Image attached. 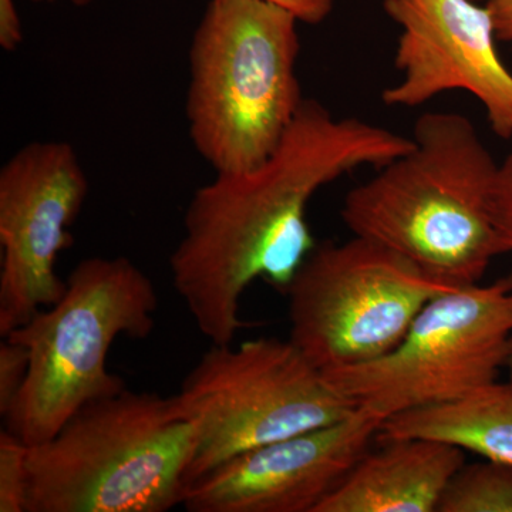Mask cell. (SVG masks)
Listing matches in <instances>:
<instances>
[{
	"label": "cell",
	"instance_id": "cell-1",
	"mask_svg": "<svg viewBox=\"0 0 512 512\" xmlns=\"http://www.w3.org/2000/svg\"><path fill=\"white\" fill-rule=\"evenodd\" d=\"M413 146L412 137L338 119L305 99L264 163L217 173L198 188L170 269L175 292L211 345H229L247 326L239 305L256 279L282 292L291 285L316 247L306 214L320 188L357 168L382 167Z\"/></svg>",
	"mask_w": 512,
	"mask_h": 512
},
{
	"label": "cell",
	"instance_id": "cell-2",
	"mask_svg": "<svg viewBox=\"0 0 512 512\" xmlns=\"http://www.w3.org/2000/svg\"><path fill=\"white\" fill-rule=\"evenodd\" d=\"M412 138V150L348 192L342 220L356 237L392 249L441 284H480L505 254L493 210L500 163L456 111L421 114Z\"/></svg>",
	"mask_w": 512,
	"mask_h": 512
},
{
	"label": "cell",
	"instance_id": "cell-3",
	"mask_svg": "<svg viewBox=\"0 0 512 512\" xmlns=\"http://www.w3.org/2000/svg\"><path fill=\"white\" fill-rule=\"evenodd\" d=\"M197 424L177 394L124 389L30 446L26 512H165L183 503Z\"/></svg>",
	"mask_w": 512,
	"mask_h": 512
},
{
	"label": "cell",
	"instance_id": "cell-4",
	"mask_svg": "<svg viewBox=\"0 0 512 512\" xmlns=\"http://www.w3.org/2000/svg\"><path fill=\"white\" fill-rule=\"evenodd\" d=\"M299 19L268 0H210L190 46L188 131L215 173L274 153L301 109Z\"/></svg>",
	"mask_w": 512,
	"mask_h": 512
},
{
	"label": "cell",
	"instance_id": "cell-5",
	"mask_svg": "<svg viewBox=\"0 0 512 512\" xmlns=\"http://www.w3.org/2000/svg\"><path fill=\"white\" fill-rule=\"evenodd\" d=\"M66 282L60 301L5 336L28 349L29 372L3 427L29 446L52 439L87 403L126 389L107 367L111 346L156 328V286L126 256L83 259Z\"/></svg>",
	"mask_w": 512,
	"mask_h": 512
},
{
	"label": "cell",
	"instance_id": "cell-6",
	"mask_svg": "<svg viewBox=\"0 0 512 512\" xmlns=\"http://www.w3.org/2000/svg\"><path fill=\"white\" fill-rule=\"evenodd\" d=\"M177 396L197 424L187 485L229 458L357 409L289 339L211 345Z\"/></svg>",
	"mask_w": 512,
	"mask_h": 512
},
{
	"label": "cell",
	"instance_id": "cell-7",
	"mask_svg": "<svg viewBox=\"0 0 512 512\" xmlns=\"http://www.w3.org/2000/svg\"><path fill=\"white\" fill-rule=\"evenodd\" d=\"M451 289L370 239L325 242L286 289L289 340L323 373L365 365L396 349L424 306Z\"/></svg>",
	"mask_w": 512,
	"mask_h": 512
},
{
	"label": "cell",
	"instance_id": "cell-8",
	"mask_svg": "<svg viewBox=\"0 0 512 512\" xmlns=\"http://www.w3.org/2000/svg\"><path fill=\"white\" fill-rule=\"evenodd\" d=\"M511 352L512 274L437 296L392 352L323 375L356 407L384 421L497 382Z\"/></svg>",
	"mask_w": 512,
	"mask_h": 512
},
{
	"label": "cell",
	"instance_id": "cell-9",
	"mask_svg": "<svg viewBox=\"0 0 512 512\" xmlns=\"http://www.w3.org/2000/svg\"><path fill=\"white\" fill-rule=\"evenodd\" d=\"M89 188L80 158L66 141H33L0 170L2 338L66 292L57 258L72 247L70 228Z\"/></svg>",
	"mask_w": 512,
	"mask_h": 512
},
{
	"label": "cell",
	"instance_id": "cell-10",
	"mask_svg": "<svg viewBox=\"0 0 512 512\" xmlns=\"http://www.w3.org/2000/svg\"><path fill=\"white\" fill-rule=\"evenodd\" d=\"M399 26L394 66L399 80L386 87L389 107L414 109L463 90L480 101L491 130L512 138V73L498 55L487 6L473 0H384Z\"/></svg>",
	"mask_w": 512,
	"mask_h": 512
},
{
	"label": "cell",
	"instance_id": "cell-11",
	"mask_svg": "<svg viewBox=\"0 0 512 512\" xmlns=\"http://www.w3.org/2000/svg\"><path fill=\"white\" fill-rule=\"evenodd\" d=\"M382 424L357 407L329 426L252 448L191 481L181 505L188 512H315Z\"/></svg>",
	"mask_w": 512,
	"mask_h": 512
},
{
	"label": "cell",
	"instance_id": "cell-12",
	"mask_svg": "<svg viewBox=\"0 0 512 512\" xmlns=\"http://www.w3.org/2000/svg\"><path fill=\"white\" fill-rule=\"evenodd\" d=\"M466 464L463 448L430 439L382 441L315 512H439L451 478Z\"/></svg>",
	"mask_w": 512,
	"mask_h": 512
},
{
	"label": "cell",
	"instance_id": "cell-13",
	"mask_svg": "<svg viewBox=\"0 0 512 512\" xmlns=\"http://www.w3.org/2000/svg\"><path fill=\"white\" fill-rule=\"evenodd\" d=\"M377 439H430L512 466V386L494 382L456 402L383 421Z\"/></svg>",
	"mask_w": 512,
	"mask_h": 512
},
{
	"label": "cell",
	"instance_id": "cell-14",
	"mask_svg": "<svg viewBox=\"0 0 512 512\" xmlns=\"http://www.w3.org/2000/svg\"><path fill=\"white\" fill-rule=\"evenodd\" d=\"M439 512H512V466L491 460L464 464L451 478Z\"/></svg>",
	"mask_w": 512,
	"mask_h": 512
},
{
	"label": "cell",
	"instance_id": "cell-15",
	"mask_svg": "<svg viewBox=\"0 0 512 512\" xmlns=\"http://www.w3.org/2000/svg\"><path fill=\"white\" fill-rule=\"evenodd\" d=\"M29 450L12 431L0 430V512H26Z\"/></svg>",
	"mask_w": 512,
	"mask_h": 512
},
{
	"label": "cell",
	"instance_id": "cell-16",
	"mask_svg": "<svg viewBox=\"0 0 512 512\" xmlns=\"http://www.w3.org/2000/svg\"><path fill=\"white\" fill-rule=\"evenodd\" d=\"M29 372V352L22 343L3 338L0 343V414L18 396Z\"/></svg>",
	"mask_w": 512,
	"mask_h": 512
},
{
	"label": "cell",
	"instance_id": "cell-17",
	"mask_svg": "<svg viewBox=\"0 0 512 512\" xmlns=\"http://www.w3.org/2000/svg\"><path fill=\"white\" fill-rule=\"evenodd\" d=\"M493 210L495 225L507 254L512 252V153L504 158L503 163L498 164Z\"/></svg>",
	"mask_w": 512,
	"mask_h": 512
},
{
	"label": "cell",
	"instance_id": "cell-18",
	"mask_svg": "<svg viewBox=\"0 0 512 512\" xmlns=\"http://www.w3.org/2000/svg\"><path fill=\"white\" fill-rule=\"evenodd\" d=\"M292 12L301 23L319 25L332 13L335 0H268Z\"/></svg>",
	"mask_w": 512,
	"mask_h": 512
},
{
	"label": "cell",
	"instance_id": "cell-19",
	"mask_svg": "<svg viewBox=\"0 0 512 512\" xmlns=\"http://www.w3.org/2000/svg\"><path fill=\"white\" fill-rule=\"evenodd\" d=\"M22 40V22L15 0H0V46L5 52H13Z\"/></svg>",
	"mask_w": 512,
	"mask_h": 512
},
{
	"label": "cell",
	"instance_id": "cell-20",
	"mask_svg": "<svg viewBox=\"0 0 512 512\" xmlns=\"http://www.w3.org/2000/svg\"><path fill=\"white\" fill-rule=\"evenodd\" d=\"M487 9L497 39L512 43V0H488Z\"/></svg>",
	"mask_w": 512,
	"mask_h": 512
},
{
	"label": "cell",
	"instance_id": "cell-21",
	"mask_svg": "<svg viewBox=\"0 0 512 512\" xmlns=\"http://www.w3.org/2000/svg\"><path fill=\"white\" fill-rule=\"evenodd\" d=\"M70 2H72L74 6H77V8H84V6L92 5L94 0H70Z\"/></svg>",
	"mask_w": 512,
	"mask_h": 512
},
{
	"label": "cell",
	"instance_id": "cell-22",
	"mask_svg": "<svg viewBox=\"0 0 512 512\" xmlns=\"http://www.w3.org/2000/svg\"><path fill=\"white\" fill-rule=\"evenodd\" d=\"M505 369L508 370V383L512 386V352L510 357H508L507 366H505Z\"/></svg>",
	"mask_w": 512,
	"mask_h": 512
},
{
	"label": "cell",
	"instance_id": "cell-23",
	"mask_svg": "<svg viewBox=\"0 0 512 512\" xmlns=\"http://www.w3.org/2000/svg\"><path fill=\"white\" fill-rule=\"evenodd\" d=\"M33 3H53L56 0H32Z\"/></svg>",
	"mask_w": 512,
	"mask_h": 512
}]
</instances>
